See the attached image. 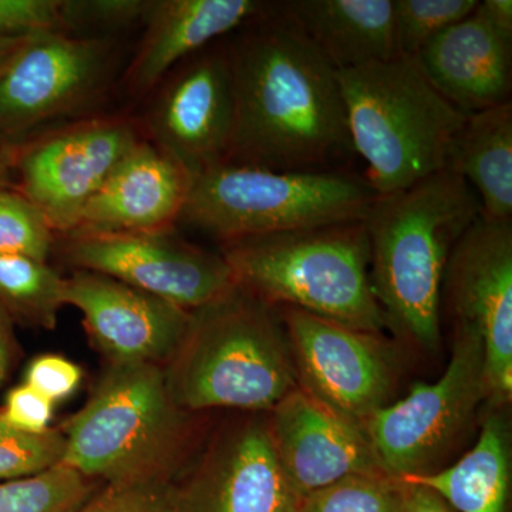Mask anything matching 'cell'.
<instances>
[{
    "mask_svg": "<svg viewBox=\"0 0 512 512\" xmlns=\"http://www.w3.org/2000/svg\"><path fill=\"white\" fill-rule=\"evenodd\" d=\"M55 232L19 190L0 188V254H20L46 261Z\"/></svg>",
    "mask_w": 512,
    "mask_h": 512,
    "instance_id": "obj_28",
    "label": "cell"
},
{
    "mask_svg": "<svg viewBox=\"0 0 512 512\" xmlns=\"http://www.w3.org/2000/svg\"><path fill=\"white\" fill-rule=\"evenodd\" d=\"M488 396L483 340L476 330L456 322L443 376L434 383L413 384L404 399L373 414L363 429L387 476H424L440 470Z\"/></svg>",
    "mask_w": 512,
    "mask_h": 512,
    "instance_id": "obj_8",
    "label": "cell"
},
{
    "mask_svg": "<svg viewBox=\"0 0 512 512\" xmlns=\"http://www.w3.org/2000/svg\"><path fill=\"white\" fill-rule=\"evenodd\" d=\"M447 170L473 188L481 215L512 221V101L467 116L451 147Z\"/></svg>",
    "mask_w": 512,
    "mask_h": 512,
    "instance_id": "obj_23",
    "label": "cell"
},
{
    "mask_svg": "<svg viewBox=\"0 0 512 512\" xmlns=\"http://www.w3.org/2000/svg\"><path fill=\"white\" fill-rule=\"evenodd\" d=\"M64 30L60 0H0V36L30 37Z\"/></svg>",
    "mask_w": 512,
    "mask_h": 512,
    "instance_id": "obj_32",
    "label": "cell"
},
{
    "mask_svg": "<svg viewBox=\"0 0 512 512\" xmlns=\"http://www.w3.org/2000/svg\"><path fill=\"white\" fill-rule=\"evenodd\" d=\"M170 485H104L76 512H174Z\"/></svg>",
    "mask_w": 512,
    "mask_h": 512,
    "instance_id": "obj_31",
    "label": "cell"
},
{
    "mask_svg": "<svg viewBox=\"0 0 512 512\" xmlns=\"http://www.w3.org/2000/svg\"><path fill=\"white\" fill-rule=\"evenodd\" d=\"M13 348H15V339H13L12 316L0 303V387L5 383L12 365Z\"/></svg>",
    "mask_w": 512,
    "mask_h": 512,
    "instance_id": "obj_37",
    "label": "cell"
},
{
    "mask_svg": "<svg viewBox=\"0 0 512 512\" xmlns=\"http://www.w3.org/2000/svg\"><path fill=\"white\" fill-rule=\"evenodd\" d=\"M298 512H399L397 478H343L302 497Z\"/></svg>",
    "mask_w": 512,
    "mask_h": 512,
    "instance_id": "obj_27",
    "label": "cell"
},
{
    "mask_svg": "<svg viewBox=\"0 0 512 512\" xmlns=\"http://www.w3.org/2000/svg\"><path fill=\"white\" fill-rule=\"evenodd\" d=\"M154 146L195 177L225 163L235 127L227 47L204 49L171 77L150 116Z\"/></svg>",
    "mask_w": 512,
    "mask_h": 512,
    "instance_id": "obj_15",
    "label": "cell"
},
{
    "mask_svg": "<svg viewBox=\"0 0 512 512\" xmlns=\"http://www.w3.org/2000/svg\"><path fill=\"white\" fill-rule=\"evenodd\" d=\"M16 150L0 143V188H8L10 184V177L15 171V158Z\"/></svg>",
    "mask_w": 512,
    "mask_h": 512,
    "instance_id": "obj_39",
    "label": "cell"
},
{
    "mask_svg": "<svg viewBox=\"0 0 512 512\" xmlns=\"http://www.w3.org/2000/svg\"><path fill=\"white\" fill-rule=\"evenodd\" d=\"M276 309L299 389L360 426L393 403L402 365L383 333L348 328L289 306Z\"/></svg>",
    "mask_w": 512,
    "mask_h": 512,
    "instance_id": "obj_9",
    "label": "cell"
},
{
    "mask_svg": "<svg viewBox=\"0 0 512 512\" xmlns=\"http://www.w3.org/2000/svg\"><path fill=\"white\" fill-rule=\"evenodd\" d=\"M63 255L83 271L107 275L192 312L237 285L224 256L164 232L73 231Z\"/></svg>",
    "mask_w": 512,
    "mask_h": 512,
    "instance_id": "obj_10",
    "label": "cell"
},
{
    "mask_svg": "<svg viewBox=\"0 0 512 512\" xmlns=\"http://www.w3.org/2000/svg\"><path fill=\"white\" fill-rule=\"evenodd\" d=\"M431 84L470 116L511 100L512 40L498 35L478 9L417 53Z\"/></svg>",
    "mask_w": 512,
    "mask_h": 512,
    "instance_id": "obj_20",
    "label": "cell"
},
{
    "mask_svg": "<svg viewBox=\"0 0 512 512\" xmlns=\"http://www.w3.org/2000/svg\"><path fill=\"white\" fill-rule=\"evenodd\" d=\"M478 12L498 35L512 40L511 0H484L478 2Z\"/></svg>",
    "mask_w": 512,
    "mask_h": 512,
    "instance_id": "obj_36",
    "label": "cell"
},
{
    "mask_svg": "<svg viewBox=\"0 0 512 512\" xmlns=\"http://www.w3.org/2000/svg\"><path fill=\"white\" fill-rule=\"evenodd\" d=\"M268 5L258 0H150L146 32L126 73L128 92H151L178 63L241 29Z\"/></svg>",
    "mask_w": 512,
    "mask_h": 512,
    "instance_id": "obj_19",
    "label": "cell"
},
{
    "mask_svg": "<svg viewBox=\"0 0 512 512\" xmlns=\"http://www.w3.org/2000/svg\"><path fill=\"white\" fill-rule=\"evenodd\" d=\"M458 323L483 340L488 403L504 407L512 396V221L480 215L448 256L443 291Z\"/></svg>",
    "mask_w": 512,
    "mask_h": 512,
    "instance_id": "obj_11",
    "label": "cell"
},
{
    "mask_svg": "<svg viewBox=\"0 0 512 512\" xmlns=\"http://www.w3.org/2000/svg\"><path fill=\"white\" fill-rule=\"evenodd\" d=\"M221 255L237 285L274 308L365 332L386 329L370 284L365 220L225 242Z\"/></svg>",
    "mask_w": 512,
    "mask_h": 512,
    "instance_id": "obj_6",
    "label": "cell"
},
{
    "mask_svg": "<svg viewBox=\"0 0 512 512\" xmlns=\"http://www.w3.org/2000/svg\"><path fill=\"white\" fill-rule=\"evenodd\" d=\"M227 46L235 127L225 163L335 173L355 156L338 80L276 3Z\"/></svg>",
    "mask_w": 512,
    "mask_h": 512,
    "instance_id": "obj_1",
    "label": "cell"
},
{
    "mask_svg": "<svg viewBox=\"0 0 512 512\" xmlns=\"http://www.w3.org/2000/svg\"><path fill=\"white\" fill-rule=\"evenodd\" d=\"M478 0H394L399 55L416 57L430 40L466 19Z\"/></svg>",
    "mask_w": 512,
    "mask_h": 512,
    "instance_id": "obj_26",
    "label": "cell"
},
{
    "mask_svg": "<svg viewBox=\"0 0 512 512\" xmlns=\"http://www.w3.org/2000/svg\"><path fill=\"white\" fill-rule=\"evenodd\" d=\"M399 512H456L439 494L424 485L397 478Z\"/></svg>",
    "mask_w": 512,
    "mask_h": 512,
    "instance_id": "obj_35",
    "label": "cell"
},
{
    "mask_svg": "<svg viewBox=\"0 0 512 512\" xmlns=\"http://www.w3.org/2000/svg\"><path fill=\"white\" fill-rule=\"evenodd\" d=\"M66 279L46 261L20 254H0V303L9 315L43 329H53L64 303Z\"/></svg>",
    "mask_w": 512,
    "mask_h": 512,
    "instance_id": "obj_24",
    "label": "cell"
},
{
    "mask_svg": "<svg viewBox=\"0 0 512 512\" xmlns=\"http://www.w3.org/2000/svg\"><path fill=\"white\" fill-rule=\"evenodd\" d=\"M194 416L174 402L163 366L109 362L64 423L62 463L104 485L171 484L197 444Z\"/></svg>",
    "mask_w": 512,
    "mask_h": 512,
    "instance_id": "obj_3",
    "label": "cell"
},
{
    "mask_svg": "<svg viewBox=\"0 0 512 512\" xmlns=\"http://www.w3.org/2000/svg\"><path fill=\"white\" fill-rule=\"evenodd\" d=\"M268 427L276 457L301 498L346 477L387 476L363 426L299 387L268 412Z\"/></svg>",
    "mask_w": 512,
    "mask_h": 512,
    "instance_id": "obj_17",
    "label": "cell"
},
{
    "mask_svg": "<svg viewBox=\"0 0 512 512\" xmlns=\"http://www.w3.org/2000/svg\"><path fill=\"white\" fill-rule=\"evenodd\" d=\"M29 37H3L0 36V74L5 72L6 67L12 62L13 57L18 55L22 46Z\"/></svg>",
    "mask_w": 512,
    "mask_h": 512,
    "instance_id": "obj_38",
    "label": "cell"
},
{
    "mask_svg": "<svg viewBox=\"0 0 512 512\" xmlns=\"http://www.w3.org/2000/svg\"><path fill=\"white\" fill-rule=\"evenodd\" d=\"M55 403L43 394L23 383L10 390L6 396L5 406L0 409L3 419L13 429L23 433L40 434L52 429Z\"/></svg>",
    "mask_w": 512,
    "mask_h": 512,
    "instance_id": "obj_34",
    "label": "cell"
},
{
    "mask_svg": "<svg viewBox=\"0 0 512 512\" xmlns=\"http://www.w3.org/2000/svg\"><path fill=\"white\" fill-rule=\"evenodd\" d=\"M261 414L212 434L170 485L174 512H298L301 497L276 457L268 417Z\"/></svg>",
    "mask_w": 512,
    "mask_h": 512,
    "instance_id": "obj_12",
    "label": "cell"
},
{
    "mask_svg": "<svg viewBox=\"0 0 512 512\" xmlns=\"http://www.w3.org/2000/svg\"><path fill=\"white\" fill-rule=\"evenodd\" d=\"M379 195L348 171L286 173L232 163L192 178L180 221L225 242L363 221Z\"/></svg>",
    "mask_w": 512,
    "mask_h": 512,
    "instance_id": "obj_7",
    "label": "cell"
},
{
    "mask_svg": "<svg viewBox=\"0 0 512 512\" xmlns=\"http://www.w3.org/2000/svg\"><path fill=\"white\" fill-rule=\"evenodd\" d=\"M64 303L82 312L93 345L113 363L164 366L191 320L180 306L83 269L66 279Z\"/></svg>",
    "mask_w": 512,
    "mask_h": 512,
    "instance_id": "obj_16",
    "label": "cell"
},
{
    "mask_svg": "<svg viewBox=\"0 0 512 512\" xmlns=\"http://www.w3.org/2000/svg\"><path fill=\"white\" fill-rule=\"evenodd\" d=\"M131 121L104 117L49 134L16 150L20 192L53 232L70 234L107 178L140 143Z\"/></svg>",
    "mask_w": 512,
    "mask_h": 512,
    "instance_id": "obj_14",
    "label": "cell"
},
{
    "mask_svg": "<svg viewBox=\"0 0 512 512\" xmlns=\"http://www.w3.org/2000/svg\"><path fill=\"white\" fill-rule=\"evenodd\" d=\"M109 59L104 39L64 30L30 36L0 74V143L18 148L37 127L92 100Z\"/></svg>",
    "mask_w": 512,
    "mask_h": 512,
    "instance_id": "obj_13",
    "label": "cell"
},
{
    "mask_svg": "<svg viewBox=\"0 0 512 512\" xmlns=\"http://www.w3.org/2000/svg\"><path fill=\"white\" fill-rule=\"evenodd\" d=\"M276 6L336 72L400 56L394 0H288Z\"/></svg>",
    "mask_w": 512,
    "mask_h": 512,
    "instance_id": "obj_21",
    "label": "cell"
},
{
    "mask_svg": "<svg viewBox=\"0 0 512 512\" xmlns=\"http://www.w3.org/2000/svg\"><path fill=\"white\" fill-rule=\"evenodd\" d=\"M163 369L174 402L192 414L268 413L298 387L278 309L238 285L191 312Z\"/></svg>",
    "mask_w": 512,
    "mask_h": 512,
    "instance_id": "obj_4",
    "label": "cell"
},
{
    "mask_svg": "<svg viewBox=\"0 0 512 512\" xmlns=\"http://www.w3.org/2000/svg\"><path fill=\"white\" fill-rule=\"evenodd\" d=\"M150 0H60L66 32L72 28L119 29L144 20Z\"/></svg>",
    "mask_w": 512,
    "mask_h": 512,
    "instance_id": "obj_30",
    "label": "cell"
},
{
    "mask_svg": "<svg viewBox=\"0 0 512 512\" xmlns=\"http://www.w3.org/2000/svg\"><path fill=\"white\" fill-rule=\"evenodd\" d=\"M480 215L476 192L450 170L377 197L367 212L373 295L386 328L410 345L439 348L448 256Z\"/></svg>",
    "mask_w": 512,
    "mask_h": 512,
    "instance_id": "obj_2",
    "label": "cell"
},
{
    "mask_svg": "<svg viewBox=\"0 0 512 512\" xmlns=\"http://www.w3.org/2000/svg\"><path fill=\"white\" fill-rule=\"evenodd\" d=\"M402 480L424 485L456 512H507L511 490L510 421L493 406L474 447L453 466Z\"/></svg>",
    "mask_w": 512,
    "mask_h": 512,
    "instance_id": "obj_22",
    "label": "cell"
},
{
    "mask_svg": "<svg viewBox=\"0 0 512 512\" xmlns=\"http://www.w3.org/2000/svg\"><path fill=\"white\" fill-rule=\"evenodd\" d=\"M192 178L160 148L140 141L84 208L74 231H171L183 214Z\"/></svg>",
    "mask_w": 512,
    "mask_h": 512,
    "instance_id": "obj_18",
    "label": "cell"
},
{
    "mask_svg": "<svg viewBox=\"0 0 512 512\" xmlns=\"http://www.w3.org/2000/svg\"><path fill=\"white\" fill-rule=\"evenodd\" d=\"M82 377V369L72 360L60 355H42L28 366L25 384L56 404L76 392Z\"/></svg>",
    "mask_w": 512,
    "mask_h": 512,
    "instance_id": "obj_33",
    "label": "cell"
},
{
    "mask_svg": "<svg viewBox=\"0 0 512 512\" xmlns=\"http://www.w3.org/2000/svg\"><path fill=\"white\" fill-rule=\"evenodd\" d=\"M62 429L23 433L10 427L0 412V481L32 476L62 463Z\"/></svg>",
    "mask_w": 512,
    "mask_h": 512,
    "instance_id": "obj_29",
    "label": "cell"
},
{
    "mask_svg": "<svg viewBox=\"0 0 512 512\" xmlns=\"http://www.w3.org/2000/svg\"><path fill=\"white\" fill-rule=\"evenodd\" d=\"M350 141L379 197L447 170L466 114L431 84L416 57L338 72Z\"/></svg>",
    "mask_w": 512,
    "mask_h": 512,
    "instance_id": "obj_5",
    "label": "cell"
},
{
    "mask_svg": "<svg viewBox=\"0 0 512 512\" xmlns=\"http://www.w3.org/2000/svg\"><path fill=\"white\" fill-rule=\"evenodd\" d=\"M97 484L59 463L32 476L0 481V512H76L99 490Z\"/></svg>",
    "mask_w": 512,
    "mask_h": 512,
    "instance_id": "obj_25",
    "label": "cell"
}]
</instances>
